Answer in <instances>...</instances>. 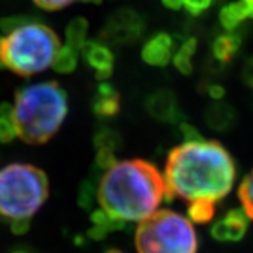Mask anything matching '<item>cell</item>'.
Segmentation results:
<instances>
[{
  "label": "cell",
  "instance_id": "1",
  "mask_svg": "<svg viewBox=\"0 0 253 253\" xmlns=\"http://www.w3.org/2000/svg\"><path fill=\"white\" fill-rule=\"evenodd\" d=\"M237 166L231 154L217 141L183 142L168 154L164 169L166 200L220 202L231 191Z\"/></svg>",
  "mask_w": 253,
  "mask_h": 253
},
{
  "label": "cell",
  "instance_id": "2",
  "mask_svg": "<svg viewBox=\"0 0 253 253\" xmlns=\"http://www.w3.org/2000/svg\"><path fill=\"white\" fill-rule=\"evenodd\" d=\"M166 180L145 159L118 162L101 177L97 200L105 212L124 222L143 221L166 199Z\"/></svg>",
  "mask_w": 253,
  "mask_h": 253
},
{
  "label": "cell",
  "instance_id": "3",
  "mask_svg": "<svg viewBox=\"0 0 253 253\" xmlns=\"http://www.w3.org/2000/svg\"><path fill=\"white\" fill-rule=\"evenodd\" d=\"M69 113L66 90L56 80L25 85L16 90L12 119L17 137L29 145L53 138Z\"/></svg>",
  "mask_w": 253,
  "mask_h": 253
},
{
  "label": "cell",
  "instance_id": "4",
  "mask_svg": "<svg viewBox=\"0 0 253 253\" xmlns=\"http://www.w3.org/2000/svg\"><path fill=\"white\" fill-rule=\"evenodd\" d=\"M60 48V39L50 27L31 21L1 38L0 69L31 77L52 66Z\"/></svg>",
  "mask_w": 253,
  "mask_h": 253
},
{
  "label": "cell",
  "instance_id": "5",
  "mask_svg": "<svg viewBox=\"0 0 253 253\" xmlns=\"http://www.w3.org/2000/svg\"><path fill=\"white\" fill-rule=\"evenodd\" d=\"M49 197V181L39 167L12 163L0 169V218L31 220Z\"/></svg>",
  "mask_w": 253,
  "mask_h": 253
},
{
  "label": "cell",
  "instance_id": "6",
  "mask_svg": "<svg viewBox=\"0 0 253 253\" xmlns=\"http://www.w3.org/2000/svg\"><path fill=\"white\" fill-rule=\"evenodd\" d=\"M134 244L138 253H197L198 235L189 218L162 210L141 221Z\"/></svg>",
  "mask_w": 253,
  "mask_h": 253
},
{
  "label": "cell",
  "instance_id": "7",
  "mask_svg": "<svg viewBox=\"0 0 253 253\" xmlns=\"http://www.w3.org/2000/svg\"><path fill=\"white\" fill-rule=\"evenodd\" d=\"M145 29L146 22L142 14L130 8H120L107 17L100 37L114 45H130L142 38Z\"/></svg>",
  "mask_w": 253,
  "mask_h": 253
},
{
  "label": "cell",
  "instance_id": "8",
  "mask_svg": "<svg viewBox=\"0 0 253 253\" xmlns=\"http://www.w3.org/2000/svg\"><path fill=\"white\" fill-rule=\"evenodd\" d=\"M145 107L149 115L160 123L180 124L185 118L176 93L167 88L149 94L145 101Z\"/></svg>",
  "mask_w": 253,
  "mask_h": 253
},
{
  "label": "cell",
  "instance_id": "9",
  "mask_svg": "<svg viewBox=\"0 0 253 253\" xmlns=\"http://www.w3.org/2000/svg\"><path fill=\"white\" fill-rule=\"evenodd\" d=\"M250 226V217L243 208H234L227 211L225 216L211 227V237L217 242H239L247 234Z\"/></svg>",
  "mask_w": 253,
  "mask_h": 253
},
{
  "label": "cell",
  "instance_id": "10",
  "mask_svg": "<svg viewBox=\"0 0 253 253\" xmlns=\"http://www.w3.org/2000/svg\"><path fill=\"white\" fill-rule=\"evenodd\" d=\"M82 53L84 62L94 70L97 80L105 82L113 75L115 57L107 44L97 40H88Z\"/></svg>",
  "mask_w": 253,
  "mask_h": 253
},
{
  "label": "cell",
  "instance_id": "11",
  "mask_svg": "<svg viewBox=\"0 0 253 253\" xmlns=\"http://www.w3.org/2000/svg\"><path fill=\"white\" fill-rule=\"evenodd\" d=\"M172 52H173L172 37L167 33H158L145 43L141 50V57L150 66L164 67L169 63Z\"/></svg>",
  "mask_w": 253,
  "mask_h": 253
},
{
  "label": "cell",
  "instance_id": "12",
  "mask_svg": "<svg viewBox=\"0 0 253 253\" xmlns=\"http://www.w3.org/2000/svg\"><path fill=\"white\" fill-rule=\"evenodd\" d=\"M122 109V97L113 84L102 83L97 87L92 98V111L100 119L117 117Z\"/></svg>",
  "mask_w": 253,
  "mask_h": 253
},
{
  "label": "cell",
  "instance_id": "13",
  "mask_svg": "<svg viewBox=\"0 0 253 253\" xmlns=\"http://www.w3.org/2000/svg\"><path fill=\"white\" fill-rule=\"evenodd\" d=\"M204 120L212 130L217 133H226L237 124L238 114L230 103L214 101L204 111Z\"/></svg>",
  "mask_w": 253,
  "mask_h": 253
},
{
  "label": "cell",
  "instance_id": "14",
  "mask_svg": "<svg viewBox=\"0 0 253 253\" xmlns=\"http://www.w3.org/2000/svg\"><path fill=\"white\" fill-rule=\"evenodd\" d=\"M242 45V38L239 34L229 31L221 34L212 43V54L220 63H230L235 58Z\"/></svg>",
  "mask_w": 253,
  "mask_h": 253
},
{
  "label": "cell",
  "instance_id": "15",
  "mask_svg": "<svg viewBox=\"0 0 253 253\" xmlns=\"http://www.w3.org/2000/svg\"><path fill=\"white\" fill-rule=\"evenodd\" d=\"M90 220H92L93 226L90 227L89 231H88V237L94 240H102L110 233L119 231V230H123L126 227L124 221L110 216L102 208L94 211L90 216Z\"/></svg>",
  "mask_w": 253,
  "mask_h": 253
},
{
  "label": "cell",
  "instance_id": "16",
  "mask_svg": "<svg viewBox=\"0 0 253 253\" xmlns=\"http://www.w3.org/2000/svg\"><path fill=\"white\" fill-rule=\"evenodd\" d=\"M247 17H250V10L247 4L242 0L227 4L221 9L220 22L225 30L234 31Z\"/></svg>",
  "mask_w": 253,
  "mask_h": 253
},
{
  "label": "cell",
  "instance_id": "17",
  "mask_svg": "<svg viewBox=\"0 0 253 253\" xmlns=\"http://www.w3.org/2000/svg\"><path fill=\"white\" fill-rule=\"evenodd\" d=\"M89 24L83 17H77L69 22L66 27V43L74 49L82 50L87 43Z\"/></svg>",
  "mask_w": 253,
  "mask_h": 253
},
{
  "label": "cell",
  "instance_id": "18",
  "mask_svg": "<svg viewBox=\"0 0 253 253\" xmlns=\"http://www.w3.org/2000/svg\"><path fill=\"white\" fill-rule=\"evenodd\" d=\"M198 42L195 38H189L181 44L180 49L177 50L173 58V63L176 69L182 75H191L193 73V57L197 52Z\"/></svg>",
  "mask_w": 253,
  "mask_h": 253
},
{
  "label": "cell",
  "instance_id": "19",
  "mask_svg": "<svg viewBox=\"0 0 253 253\" xmlns=\"http://www.w3.org/2000/svg\"><path fill=\"white\" fill-rule=\"evenodd\" d=\"M93 145L97 150L107 149L111 151H118L123 145V138L117 129L111 126H101L94 132Z\"/></svg>",
  "mask_w": 253,
  "mask_h": 253
},
{
  "label": "cell",
  "instance_id": "20",
  "mask_svg": "<svg viewBox=\"0 0 253 253\" xmlns=\"http://www.w3.org/2000/svg\"><path fill=\"white\" fill-rule=\"evenodd\" d=\"M214 213H216V203L211 202V200H194V202H190L187 206V216L191 222H210L213 218Z\"/></svg>",
  "mask_w": 253,
  "mask_h": 253
},
{
  "label": "cell",
  "instance_id": "21",
  "mask_svg": "<svg viewBox=\"0 0 253 253\" xmlns=\"http://www.w3.org/2000/svg\"><path fill=\"white\" fill-rule=\"evenodd\" d=\"M101 178H98V173L93 174L92 177L84 180L79 187L78 193V204L83 210L89 211L93 207L94 200L97 198V191H98V183Z\"/></svg>",
  "mask_w": 253,
  "mask_h": 253
},
{
  "label": "cell",
  "instance_id": "22",
  "mask_svg": "<svg viewBox=\"0 0 253 253\" xmlns=\"http://www.w3.org/2000/svg\"><path fill=\"white\" fill-rule=\"evenodd\" d=\"M78 66V50L70 45L61 47L54 60L53 70L60 74H71Z\"/></svg>",
  "mask_w": 253,
  "mask_h": 253
},
{
  "label": "cell",
  "instance_id": "23",
  "mask_svg": "<svg viewBox=\"0 0 253 253\" xmlns=\"http://www.w3.org/2000/svg\"><path fill=\"white\" fill-rule=\"evenodd\" d=\"M13 106L4 102L0 105V142L8 143L17 137L16 126L12 119Z\"/></svg>",
  "mask_w": 253,
  "mask_h": 253
},
{
  "label": "cell",
  "instance_id": "24",
  "mask_svg": "<svg viewBox=\"0 0 253 253\" xmlns=\"http://www.w3.org/2000/svg\"><path fill=\"white\" fill-rule=\"evenodd\" d=\"M238 198L250 220H253V168L243 178L238 189Z\"/></svg>",
  "mask_w": 253,
  "mask_h": 253
},
{
  "label": "cell",
  "instance_id": "25",
  "mask_svg": "<svg viewBox=\"0 0 253 253\" xmlns=\"http://www.w3.org/2000/svg\"><path fill=\"white\" fill-rule=\"evenodd\" d=\"M96 169H98L100 172L102 170H109L113 166L118 163L117 157H115V151L107 150V149H101V150H97L96 155Z\"/></svg>",
  "mask_w": 253,
  "mask_h": 253
},
{
  "label": "cell",
  "instance_id": "26",
  "mask_svg": "<svg viewBox=\"0 0 253 253\" xmlns=\"http://www.w3.org/2000/svg\"><path fill=\"white\" fill-rule=\"evenodd\" d=\"M31 21H37V18H31V17L26 16H14V17H5V18H1L0 20V29L4 31V33H10L13 31L17 27L22 26V25H26Z\"/></svg>",
  "mask_w": 253,
  "mask_h": 253
},
{
  "label": "cell",
  "instance_id": "27",
  "mask_svg": "<svg viewBox=\"0 0 253 253\" xmlns=\"http://www.w3.org/2000/svg\"><path fill=\"white\" fill-rule=\"evenodd\" d=\"M213 3L214 0H183V7L187 10V13L199 16L207 9H210Z\"/></svg>",
  "mask_w": 253,
  "mask_h": 253
},
{
  "label": "cell",
  "instance_id": "28",
  "mask_svg": "<svg viewBox=\"0 0 253 253\" xmlns=\"http://www.w3.org/2000/svg\"><path fill=\"white\" fill-rule=\"evenodd\" d=\"M178 130H180V134L181 137H182L183 142H197V141L204 140L202 133H200L195 126H191V124L181 122V123L178 124Z\"/></svg>",
  "mask_w": 253,
  "mask_h": 253
},
{
  "label": "cell",
  "instance_id": "29",
  "mask_svg": "<svg viewBox=\"0 0 253 253\" xmlns=\"http://www.w3.org/2000/svg\"><path fill=\"white\" fill-rule=\"evenodd\" d=\"M75 0H34L38 7L45 10H58L70 5Z\"/></svg>",
  "mask_w": 253,
  "mask_h": 253
},
{
  "label": "cell",
  "instance_id": "30",
  "mask_svg": "<svg viewBox=\"0 0 253 253\" xmlns=\"http://www.w3.org/2000/svg\"><path fill=\"white\" fill-rule=\"evenodd\" d=\"M10 229H12V233L16 234V235H22L30 229V220L14 221V222L10 223Z\"/></svg>",
  "mask_w": 253,
  "mask_h": 253
},
{
  "label": "cell",
  "instance_id": "31",
  "mask_svg": "<svg viewBox=\"0 0 253 253\" xmlns=\"http://www.w3.org/2000/svg\"><path fill=\"white\" fill-rule=\"evenodd\" d=\"M208 94L214 101H221L225 97V94H226V90L220 84H212V85L208 87Z\"/></svg>",
  "mask_w": 253,
  "mask_h": 253
},
{
  "label": "cell",
  "instance_id": "32",
  "mask_svg": "<svg viewBox=\"0 0 253 253\" xmlns=\"http://www.w3.org/2000/svg\"><path fill=\"white\" fill-rule=\"evenodd\" d=\"M243 80L248 87H251L253 89V58H251L246 63V66H244Z\"/></svg>",
  "mask_w": 253,
  "mask_h": 253
},
{
  "label": "cell",
  "instance_id": "33",
  "mask_svg": "<svg viewBox=\"0 0 253 253\" xmlns=\"http://www.w3.org/2000/svg\"><path fill=\"white\" fill-rule=\"evenodd\" d=\"M162 3L164 4V7L169 8V9L178 10L182 8L183 0H162Z\"/></svg>",
  "mask_w": 253,
  "mask_h": 253
},
{
  "label": "cell",
  "instance_id": "34",
  "mask_svg": "<svg viewBox=\"0 0 253 253\" xmlns=\"http://www.w3.org/2000/svg\"><path fill=\"white\" fill-rule=\"evenodd\" d=\"M9 253H35L31 248L26 246H17L9 251Z\"/></svg>",
  "mask_w": 253,
  "mask_h": 253
},
{
  "label": "cell",
  "instance_id": "35",
  "mask_svg": "<svg viewBox=\"0 0 253 253\" xmlns=\"http://www.w3.org/2000/svg\"><path fill=\"white\" fill-rule=\"evenodd\" d=\"M79 1H83V3H89V4H101L102 0H79Z\"/></svg>",
  "mask_w": 253,
  "mask_h": 253
},
{
  "label": "cell",
  "instance_id": "36",
  "mask_svg": "<svg viewBox=\"0 0 253 253\" xmlns=\"http://www.w3.org/2000/svg\"><path fill=\"white\" fill-rule=\"evenodd\" d=\"M105 253H124V252H122V251H119V250H109L107 252H105Z\"/></svg>",
  "mask_w": 253,
  "mask_h": 253
},
{
  "label": "cell",
  "instance_id": "37",
  "mask_svg": "<svg viewBox=\"0 0 253 253\" xmlns=\"http://www.w3.org/2000/svg\"><path fill=\"white\" fill-rule=\"evenodd\" d=\"M247 7H248V5H247ZM248 10H250V17L251 18H253V5L248 7Z\"/></svg>",
  "mask_w": 253,
  "mask_h": 253
},
{
  "label": "cell",
  "instance_id": "38",
  "mask_svg": "<svg viewBox=\"0 0 253 253\" xmlns=\"http://www.w3.org/2000/svg\"><path fill=\"white\" fill-rule=\"evenodd\" d=\"M244 3L248 5V7H251V5H253V0H243Z\"/></svg>",
  "mask_w": 253,
  "mask_h": 253
},
{
  "label": "cell",
  "instance_id": "39",
  "mask_svg": "<svg viewBox=\"0 0 253 253\" xmlns=\"http://www.w3.org/2000/svg\"><path fill=\"white\" fill-rule=\"evenodd\" d=\"M0 40H1V37H0Z\"/></svg>",
  "mask_w": 253,
  "mask_h": 253
}]
</instances>
